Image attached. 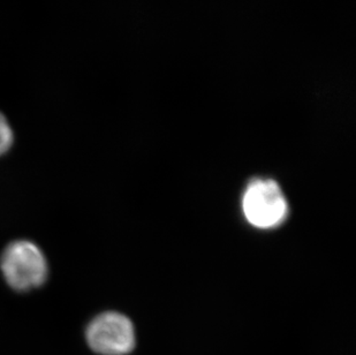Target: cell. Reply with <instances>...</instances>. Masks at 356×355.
Here are the masks:
<instances>
[{
    "instance_id": "1",
    "label": "cell",
    "mask_w": 356,
    "mask_h": 355,
    "mask_svg": "<svg viewBox=\"0 0 356 355\" xmlns=\"http://www.w3.org/2000/svg\"><path fill=\"white\" fill-rule=\"evenodd\" d=\"M3 278L10 287L27 292L40 287L47 278V262L34 242L19 240L7 246L0 258Z\"/></svg>"
},
{
    "instance_id": "2",
    "label": "cell",
    "mask_w": 356,
    "mask_h": 355,
    "mask_svg": "<svg viewBox=\"0 0 356 355\" xmlns=\"http://www.w3.org/2000/svg\"><path fill=\"white\" fill-rule=\"evenodd\" d=\"M242 210L249 224L269 230L284 223L289 214V205L276 181L255 179L245 188Z\"/></svg>"
},
{
    "instance_id": "4",
    "label": "cell",
    "mask_w": 356,
    "mask_h": 355,
    "mask_svg": "<svg viewBox=\"0 0 356 355\" xmlns=\"http://www.w3.org/2000/svg\"><path fill=\"white\" fill-rule=\"evenodd\" d=\"M14 135L6 117L0 112V156L6 154L13 145Z\"/></svg>"
},
{
    "instance_id": "3",
    "label": "cell",
    "mask_w": 356,
    "mask_h": 355,
    "mask_svg": "<svg viewBox=\"0 0 356 355\" xmlns=\"http://www.w3.org/2000/svg\"><path fill=\"white\" fill-rule=\"evenodd\" d=\"M88 345L97 354L126 355L134 349V325L120 313L106 312L96 316L86 330Z\"/></svg>"
}]
</instances>
